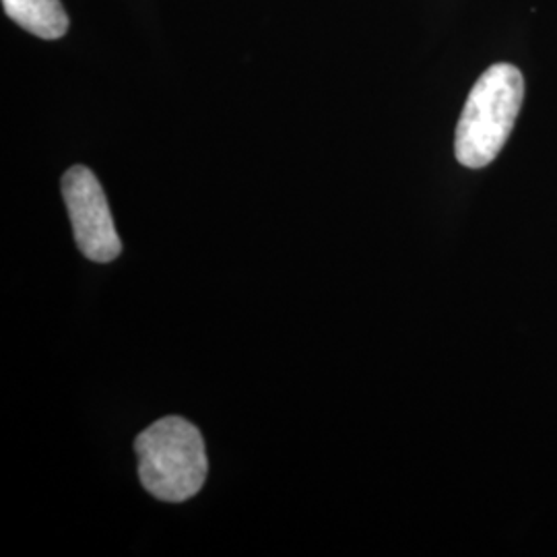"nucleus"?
Wrapping results in <instances>:
<instances>
[{"instance_id": "f257e3e1", "label": "nucleus", "mask_w": 557, "mask_h": 557, "mask_svg": "<svg viewBox=\"0 0 557 557\" xmlns=\"http://www.w3.org/2000/svg\"><path fill=\"white\" fill-rule=\"evenodd\" d=\"M524 100V79L517 66L498 62L473 85L458 120L455 153L460 165L479 170L498 158Z\"/></svg>"}, {"instance_id": "f03ea898", "label": "nucleus", "mask_w": 557, "mask_h": 557, "mask_svg": "<svg viewBox=\"0 0 557 557\" xmlns=\"http://www.w3.org/2000/svg\"><path fill=\"white\" fill-rule=\"evenodd\" d=\"M143 487L161 502L195 498L205 485L209 460L199 428L170 416L140 432L135 442Z\"/></svg>"}, {"instance_id": "7ed1b4c3", "label": "nucleus", "mask_w": 557, "mask_h": 557, "mask_svg": "<svg viewBox=\"0 0 557 557\" xmlns=\"http://www.w3.org/2000/svg\"><path fill=\"white\" fill-rule=\"evenodd\" d=\"M62 197L81 252L94 262H112L122 252L100 180L85 165H73L62 176Z\"/></svg>"}, {"instance_id": "20e7f679", "label": "nucleus", "mask_w": 557, "mask_h": 557, "mask_svg": "<svg viewBox=\"0 0 557 557\" xmlns=\"http://www.w3.org/2000/svg\"><path fill=\"white\" fill-rule=\"evenodd\" d=\"M9 20L41 40H59L69 29V15L60 0H2Z\"/></svg>"}]
</instances>
